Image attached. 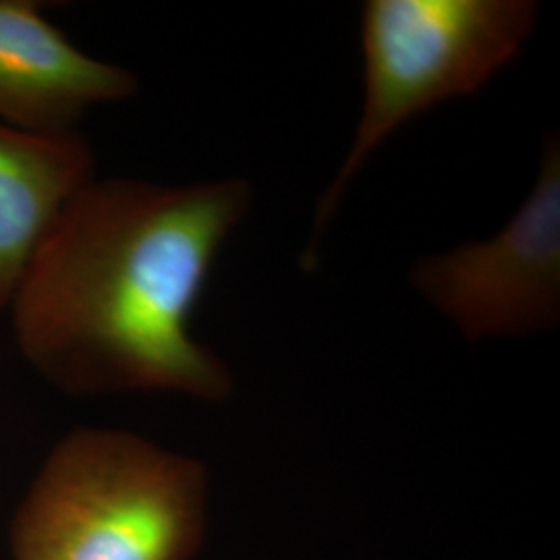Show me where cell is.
Returning <instances> with one entry per match:
<instances>
[{
    "instance_id": "1",
    "label": "cell",
    "mask_w": 560,
    "mask_h": 560,
    "mask_svg": "<svg viewBox=\"0 0 560 560\" xmlns=\"http://www.w3.org/2000/svg\"><path fill=\"white\" fill-rule=\"evenodd\" d=\"M252 200L254 189L241 177L194 185L90 180L9 305L23 360L71 397L229 399L233 374L191 335V316Z\"/></svg>"
},
{
    "instance_id": "2",
    "label": "cell",
    "mask_w": 560,
    "mask_h": 560,
    "mask_svg": "<svg viewBox=\"0 0 560 560\" xmlns=\"http://www.w3.org/2000/svg\"><path fill=\"white\" fill-rule=\"evenodd\" d=\"M210 520L200 459L141 434L81 425L62 436L11 521L13 560H194Z\"/></svg>"
},
{
    "instance_id": "3",
    "label": "cell",
    "mask_w": 560,
    "mask_h": 560,
    "mask_svg": "<svg viewBox=\"0 0 560 560\" xmlns=\"http://www.w3.org/2000/svg\"><path fill=\"white\" fill-rule=\"evenodd\" d=\"M538 15L534 0L363 2L360 120L318 201L312 241L301 258L305 268L318 261L322 233L368 159L421 113L478 94L520 57Z\"/></svg>"
},
{
    "instance_id": "4",
    "label": "cell",
    "mask_w": 560,
    "mask_h": 560,
    "mask_svg": "<svg viewBox=\"0 0 560 560\" xmlns=\"http://www.w3.org/2000/svg\"><path fill=\"white\" fill-rule=\"evenodd\" d=\"M409 282L469 342L529 337L560 322V141H544L538 180L483 241L423 256Z\"/></svg>"
},
{
    "instance_id": "5",
    "label": "cell",
    "mask_w": 560,
    "mask_h": 560,
    "mask_svg": "<svg viewBox=\"0 0 560 560\" xmlns=\"http://www.w3.org/2000/svg\"><path fill=\"white\" fill-rule=\"evenodd\" d=\"M136 73L69 42L40 4L0 0V122L34 133L78 131L96 104L136 96Z\"/></svg>"
},
{
    "instance_id": "6",
    "label": "cell",
    "mask_w": 560,
    "mask_h": 560,
    "mask_svg": "<svg viewBox=\"0 0 560 560\" xmlns=\"http://www.w3.org/2000/svg\"><path fill=\"white\" fill-rule=\"evenodd\" d=\"M94 150L80 131L34 133L0 122V310L81 189L96 179Z\"/></svg>"
}]
</instances>
